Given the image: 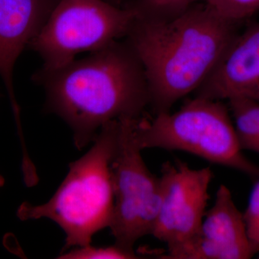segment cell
<instances>
[{"instance_id": "obj_1", "label": "cell", "mask_w": 259, "mask_h": 259, "mask_svg": "<svg viewBox=\"0 0 259 259\" xmlns=\"http://www.w3.org/2000/svg\"><path fill=\"white\" fill-rule=\"evenodd\" d=\"M32 79L45 90L48 111L67 123L79 150L93 142L105 124L144 117L150 106L144 67L127 40L59 69L41 68Z\"/></svg>"}, {"instance_id": "obj_2", "label": "cell", "mask_w": 259, "mask_h": 259, "mask_svg": "<svg viewBox=\"0 0 259 259\" xmlns=\"http://www.w3.org/2000/svg\"><path fill=\"white\" fill-rule=\"evenodd\" d=\"M236 25L204 3L171 16L136 18L126 40L144 67L155 114L200 88L238 34Z\"/></svg>"}, {"instance_id": "obj_3", "label": "cell", "mask_w": 259, "mask_h": 259, "mask_svg": "<svg viewBox=\"0 0 259 259\" xmlns=\"http://www.w3.org/2000/svg\"><path fill=\"white\" fill-rule=\"evenodd\" d=\"M119 121L102 126L88 153L70 163L59 189L46 203L24 202L17 215L21 221L48 218L66 234L63 252L91 245L94 236L109 228L114 207L111 161Z\"/></svg>"}, {"instance_id": "obj_4", "label": "cell", "mask_w": 259, "mask_h": 259, "mask_svg": "<svg viewBox=\"0 0 259 259\" xmlns=\"http://www.w3.org/2000/svg\"><path fill=\"white\" fill-rule=\"evenodd\" d=\"M136 136L141 149L182 151L259 178V167L244 155L228 105L222 100L195 96L180 110L138 120Z\"/></svg>"}, {"instance_id": "obj_5", "label": "cell", "mask_w": 259, "mask_h": 259, "mask_svg": "<svg viewBox=\"0 0 259 259\" xmlns=\"http://www.w3.org/2000/svg\"><path fill=\"white\" fill-rule=\"evenodd\" d=\"M136 18L132 8L103 0H59L28 48L41 57L42 69H59L80 53L100 50L126 36Z\"/></svg>"}, {"instance_id": "obj_6", "label": "cell", "mask_w": 259, "mask_h": 259, "mask_svg": "<svg viewBox=\"0 0 259 259\" xmlns=\"http://www.w3.org/2000/svg\"><path fill=\"white\" fill-rule=\"evenodd\" d=\"M139 118L118 120L111 161L114 207L109 228L115 244L131 251L136 242L152 233L162 196L160 177L151 173L141 155L136 136Z\"/></svg>"}, {"instance_id": "obj_7", "label": "cell", "mask_w": 259, "mask_h": 259, "mask_svg": "<svg viewBox=\"0 0 259 259\" xmlns=\"http://www.w3.org/2000/svg\"><path fill=\"white\" fill-rule=\"evenodd\" d=\"M209 167L191 168L185 162L162 165L161 206L151 235L173 246L197 233L209 199Z\"/></svg>"}, {"instance_id": "obj_8", "label": "cell", "mask_w": 259, "mask_h": 259, "mask_svg": "<svg viewBox=\"0 0 259 259\" xmlns=\"http://www.w3.org/2000/svg\"><path fill=\"white\" fill-rule=\"evenodd\" d=\"M194 93L211 100L243 98L259 102V22L237 34Z\"/></svg>"}, {"instance_id": "obj_9", "label": "cell", "mask_w": 259, "mask_h": 259, "mask_svg": "<svg viewBox=\"0 0 259 259\" xmlns=\"http://www.w3.org/2000/svg\"><path fill=\"white\" fill-rule=\"evenodd\" d=\"M58 2L0 0V76L10 97L18 133L23 130L13 86L15 62L41 30Z\"/></svg>"}, {"instance_id": "obj_10", "label": "cell", "mask_w": 259, "mask_h": 259, "mask_svg": "<svg viewBox=\"0 0 259 259\" xmlns=\"http://www.w3.org/2000/svg\"><path fill=\"white\" fill-rule=\"evenodd\" d=\"M199 235L228 250L232 259L253 256L243 213L233 200L231 190L220 186L214 204L206 212Z\"/></svg>"}, {"instance_id": "obj_11", "label": "cell", "mask_w": 259, "mask_h": 259, "mask_svg": "<svg viewBox=\"0 0 259 259\" xmlns=\"http://www.w3.org/2000/svg\"><path fill=\"white\" fill-rule=\"evenodd\" d=\"M228 106L241 149L259 154V102L235 98Z\"/></svg>"}, {"instance_id": "obj_12", "label": "cell", "mask_w": 259, "mask_h": 259, "mask_svg": "<svg viewBox=\"0 0 259 259\" xmlns=\"http://www.w3.org/2000/svg\"><path fill=\"white\" fill-rule=\"evenodd\" d=\"M223 18L237 23L259 12V0H200Z\"/></svg>"}, {"instance_id": "obj_13", "label": "cell", "mask_w": 259, "mask_h": 259, "mask_svg": "<svg viewBox=\"0 0 259 259\" xmlns=\"http://www.w3.org/2000/svg\"><path fill=\"white\" fill-rule=\"evenodd\" d=\"M200 0H137L131 7L136 18L168 17L176 15Z\"/></svg>"}, {"instance_id": "obj_14", "label": "cell", "mask_w": 259, "mask_h": 259, "mask_svg": "<svg viewBox=\"0 0 259 259\" xmlns=\"http://www.w3.org/2000/svg\"><path fill=\"white\" fill-rule=\"evenodd\" d=\"M139 255L134 251L126 250L119 245L107 247H95L89 245L86 246L76 247L71 250L63 252L59 255L61 259H132L139 258Z\"/></svg>"}, {"instance_id": "obj_15", "label": "cell", "mask_w": 259, "mask_h": 259, "mask_svg": "<svg viewBox=\"0 0 259 259\" xmlns=\"http://www.w3.org/2000/svg\"><path fill=\"white\" fill-rule=\"evenodd\" d=\"M243 216L250 248L254 255L259 252V179L253 186Z\"/></svg>"}, {"instance_id": "obj_16", "label": "cell", "mask_w": 259, "mask_h": 259, "mask_svg": "<svg viewBox=\"0 0 259 259\" xmlns=\"http://www.w3.org/2000/svg\"><path fill=\"white\" fill-rule=\"evenodd\" d=\"M5 183V180L4 179H3V177L0 175V187H3V185H4Z\"/></svg>"}, {"instance_id": "obj_17", "label": "cell", "mask_w": 259, "mask_h": 259, "mask_svg": "<svg viewBox=\"0 0 259 259\" xmlns=\"http://www.w3.org/2000/svg\"><path fill=\"white\" fill-rule=\"evenodd\" d=\"M2 97V94H1V93H0V97Z\"/></svg>"}, {"instance_id": "obj_18", "label": "cell", "mask_w": 259, "mask_h": 259, "mask_svg": "<svg viewBox=\"0 0 259 259\" xmlns=\"http://www.w3.org/2000/svg\"><path fill=\"white\" fill-rule=\"evenodd\" d=\"M258 253H259V252H258ZM258 258H259V255H258Z\"/></svg>"}]
</instances>
